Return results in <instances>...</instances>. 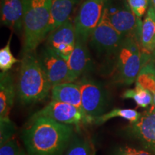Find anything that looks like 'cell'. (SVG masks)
I'll return each instance as SVG.
<instances>
[{"instance_id": "29", "label": "cell", "mask_w": 155, "mask_h": 155, "mask_svg": "<svg viewBox=\"0 0 155 155\" xmlns=\"http://www.w3.org/2000/svg\"><path fill=\"white\" fill-rule=\"evenodd\" d=\"M152 61L154 62V63H155V50L152 53Z\"/></svg>"}, {"instance_id": "27", "label": "cell", "mask_w": 155, "mask_h": 155, "mask_svg": "<svg viewBox=\"0 0 155 155\" xmlns=\"http://www.w3.org/2000/svg\"><path fill=\"white\" fill-rule=\"evenodd\" d=\"M111 155H152L149 151L137 150L130 147H120L112 152Z\"/></svg>"}, {"instance_id": "13", "label": "cell", "mask_w": 155, "mask_h": 155, "mask_svg": "<svg viewBox=\"0 0 155 155\" xmlns=\"http://www.w3.org/2000/svg\"><path fill=\"white\" fill-rule=\"evenodd\" d=\"M86 43L76 39L74 50L66 61L72 82L89 71L91 67V58Z\"/></svg>"}, {"instance_id": "14", "label": "cell", "mask_w": 155, "mask_h": 155, "mask_svg": "<svg viewBox=\"0 0 155 155\" xmlns=\"http://www.w3.org/2000/svg\"><path fill=\"white\" fill-rule=\"evenodd\" d=\"M1 22L15 31L23 30L24 1L1 0Z\"/></svg>"}, {"instance_id": "9", "label": "cell", "mask_w": 155, "mask_h": 155, "mask_svg": "<svg viewBox=\"0 0 155 155\" xmlns=\"http://www.w3.org/2000/svg\"><path fill=\"white\" fill-rule=\"evenodd\" d=\"M124 38L110 24L103 13L100 22L93 31L89 40L91 47L98 53L114 55Z\"/></svg>"}, {"instance_id": "1", "label": "cell", "mask_w": 155, "mask_h": 155, "mask_svg": "<svg viewBox=\"0 0 155 155\" xmlns=\"http://www.w3.org/2000/svg\"><path fill=\"white\" fill-rule=\"evenodd\" d=\"M74 128L44 116L32 117L22 131L29 155H62L73 137Z\"/></svg>"}, {"instance_id": "4", "label": "cell", "mask_w": 155, "mask_h": 155, "mask_svg": "<svg viewBox=\"0 0 155 155\" xmlns=\"http://www.w3.org/2000/svg\"><path fill=\"white\" fill-rule=\"evenodd\" d=\"M150 56L141 50L139 37H125L114 54L116 81L125 85L132 84L142 67L151 61Z\"/></svg>"}, {"instance_id": "30", "label": "cell", "mask_w": 155, "mask_h": 155, "mask_svg": "<svg viewBox=\"0 0 155 155\" xmlns=\"http://www.w3.org/2000/svg\"><path fill=\"white\" fill-rule=\"evenodd\" d=\"M153 63H154V62H153ZM154 63V64H155V63Z\"/></svg>"}, {"instance_id": "19", "label": "cell", "mask_w": 155, "mask_h": 155, "mask_svg": "<svg viewBox=\"0 0 155 155\" xmlns=\"http://www.w3.org/2000/svg\"><path fill=\"white\" fill-rule=\"evenodd\" d=\"M65 155H96V149L89 137L73 136L67 147Z\"/></svg>"}, {"instance_id": "20", "label": "cell", "mask_w": 155, "mask_h": 155, "mask_svg": "<svg viewBox=\"0 0 155 155\" xmlns=\"http://www.w3.org/2000/svg\"><path fill=\"white\" fill-rule=\"evenodd\" d=\"M122 98L133 99L137 106L141 108L150 107L154 102L152 94L137 82H136L134 88L127 89L124 92Z\"/></svg>"}, {"instance_id": "17", "label": "cell", "mask_w": 155, "mask_h": 155, "mask_svg": "<svg viewBox=\"0 0 155 155\" xmlns=\"http://www.w3.org/2000/svg\"><path fill=\"white\" fill-rule=\"evenodd\" d=\"M139 42L144 53H153L155 50V11L151 6L141 23Z\"/></svg>"}, {"instance_id": "8", "label": "cell", "mask_w": 155, "mask_h": 155, "mask_svg": "<svg viewBox=\"0 0 155 155\" xmlns=\"http://www.w3.org/2000/svg\"><path fill=\"white\" fill-rule=\"evenodd\" d=\"M44 116L61 124L80 126L93 123V119L83 111L68 104L52 101L41 110L36 112L32 117Z\"/></svg>"}, {"instance_id": "15", "label": "cell", "mask_w": 155, "mask_h": 155, "mask_svg": "<svg viewBox=\"0 0 155 155\" xmlns=\"http://www.w3.org/2000/svg\"><path fill=\"white\" fill-rule=\"evenodd\" d=\"M51 100L71 104L83 111L81 88L78 83H64L53 86Z\"/></svg>"}, {"instance_id": "11", "label": "cell", "mask_w": 155, "mask_h": 155, "mask_svg": "<svg viewBox=\"0 0 155 155\" xmlns=\"http://www.w3.org/2000/svg\"><path fill=\"white\" fill-rule=\"evenodd\" d=\"M76 43V33L74 23L68 20L48 35L46 47L67 61L74 50Z\"/></svg>"}, {"instance_id": "23", "label": "cell", "mask_w": 155, "mask_h": 155, "mask_svg": "<svg viewBox=\"0 0 155 155\" xmlns=\"http://www.w3.org/2000/svg\"><path fill=\"white\" fill-rule=\"evenodd\" d=\"M11 39L9 37L8 41L4 48L0 50V69L2 72H8L15 63L21 62L12 55L11 51Z\"/></svg>"}, {"instance_id": "18", "label": "cell", "mask_w": 155, "mask_h": 155, "mask_svg": "<svg viewBox=\"0 0 155 155\" xmlns=\"http://www.w3.org/2000/svg\"><path fill=\"white\" fill-rule=\"evenodd\" d=\"M15 88L12 78L8 72L0 74V119H7L13 106Z\"/></svg>"}, {"instance_id": "16", "label": "cell", "mask_w": 155, "mask_h": 155, "mask_svg": "<svg viewBox=\"0 0 155 155\" xmlns=\"http://www.w3.org/2000/svg\"><path fill=\"white\" fill-rule=\"evenodd\" d=\"M80 0H52L48 35L69 19L75 6Z\"/></svg>"}, {"instance_id": "21", "label": "cell", "mask_w": 155, "mask_h": 155, "mask_svg": "<svg viewBox=\"0 0 155 155\" xmlns=\"http://www.w3.org/2000/svg\"><path fill=\"white\" fill-rule=\"evenodd\" d=\"M141 113H139L138 111L134 109H131V108H114L107 113L104 114L103 115L98 116V117L94 118L93 120V123L95 124L100 125L113 118L120 117L130 121L131 124H133L138 121L141 116Z\"/></svg>"}, {"instance_id": "24", "label": "cell", "mask_w": 155, "mask_h": 155, "mask_svg": "<svg viewBox=\"0 0 155 155\" xmlns=\"http://www.w3.org/2000/svg\"><path fill=\"white\" fill-rule=\"evenodd\" d=\"M0 145H2L13 138L16 131L15 123L9 118L0 119Z\"/></svg>"}, {"instance_id": "2", "label": "cell", "mask_w": 155, "mask_h": 155, "mask_svg": "<svg viewBox=\"0 0 155 155\" xmlns=\"http://www.w3.org/2000/svg\"><path fill=\"white\" fill-rule=\"evenodd\" d=\"M18 81V96L25 104L47 98L52 87L35 52L25 53L21 60Z\"/></svg>"}, {"instance_id": "12", "label": "cell", "mask_w": 155, "mask_h": 155, "mask_svg": "<svg viewBox=\"0 0 155 155\" xmlns=\"http://www.w3.org/2000/svg\"><path fill=\"white\" fill-rule=\"evenodd\" d=\"M129 132L149 152L155 154V108L151 106L141 114L140 118L129 126Z\"/></svg>"}, {"instance_id": "3", "label": "cell", "mask_w": 155, "mask_h": 155, "mask_svg": "<svg viewBox=\"0 0 155 155\" xmlns=\"http://www.w3.org/2000/svg\"><path fill=\"white\" fill-rule=\"evenodd\" d=\"M23 54L35 51L48 36L52 0H23Z\"/></svg>"}, {"instance_id": "22", "label": "cell", "mask_w": 155, "mask_h": 155, "mask_svg": "<svg viewBox=\"0 0 155 155\" xmlns=\"http://www.w3.org/2000/svg\"><path fill=\"white\" fill-rule=\"evenodd\" d=\"M136 82L139 83L152 94L153 96V106L155 108V64L149 62L142 67Z\"/></svg>"}, {"instance_id": "5", "label": "cell", "mask_w": 155, "mask_h": 155, "mask_svg": "<svg viewBox=\"0 0 155 155\" xmlns=\"http://www.w3.org/2000/svg\"><path fill=\"white\" fill-rule=\"evenodd\" d=\"M104 14L122 35L139 38L142 22L131 11L127 0H106Z\"/></svg>"}, {"instance_id": "25", "label": "cell", "mask_w": 155, "mask_h": 155, "mask_svg": "<svg viewBox=\"0 0 155 155\" xmlns=\"http://www.w3.org/2000/svg\"><path fill=\"white\" fill-rule=\"evenodd\" d=\"M0 155H26L17 141L12 138L0 147Z\"/></svg>"}, {"instance_id": "6", "label": "cell", "mask_w": 155, "mask_h": 155, "mask_svg": "<svg viewBox=\"0 0 155 155\" xmlns=\"http://www.w3.org/2000/svg\"><path fill=\"white\" fill-rule=\"evenodd\" d=\"M78 83L81 88L83 111L86 115L94 120L105 114L108 106V97L104 87L86 78H83Z\"/></svg>"}, {"instance_id": "7", "label": "cell", "mask_w": 155, "mask_h": 155, "mask_svg": "<svg viewBox=\"0 0 155 155\" xmlns=\"http://www.w3.org/2000/svg\"><path fill=\"white\" fill-rule=\"evenodd\" d=\"M106 0H86L75 17L76 39L87 42L93 31L100 22Z\"/></svg>"}, {"instance_id": "10", "label": "cell", "mask_w": 155, "mask_h": 155, "mask_svg": "<svg viewBox=\"0 0 155 155\" xmlns=\"http://www.w3.org/2000/svg\"><path fill=\"white\" fill-rule=\"evenodd\" d=\"M38 58L52 87L61 83L72 82L66 61L53 50L45 47Z\"/></svg>"}, {"instance_id": "26", "label": "cell", "mask_w": 155, "mask_h": 155, "mask_svg": "<svg viewBox=\"0 0 155 155\" xmlns=\"http://www.w3.org/2000/svg\"><path fill=\"white\" fill-rule=\"evenodd\" d=\"M131 11L138 18L144 16L150 7V0H127Z\"/></svg>"}, {"instance_id": "28", "label": "cell", "mask_w": 155, "mask_h": 155, "mask_svg": "<svg viewBox=\"0 0 155 155\" xmlns=\"http://www.w3.org/2000/svg\"><path fill=\"white\" fill-rule=\"evenodd\" d=\"M150 6H151L155 11V0H150Z\"/></svg>"}]
</instances>
